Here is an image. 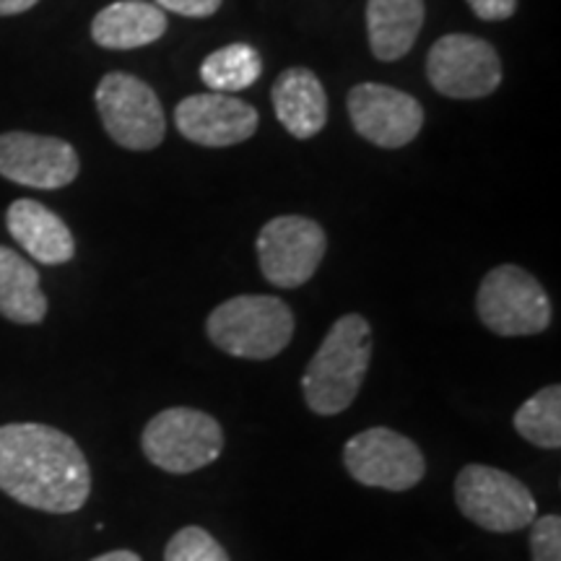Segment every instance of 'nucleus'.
<instances>
[{"mask_svg":"<svg viewBox=\"0 0 561 561\" xmlns=\"http://www.w3.org/2000/svg\"><path fill=\"white\" fill-rule=\"evenodd\" d=\"M0 491L32 510L70 515L91 494V468L73 437L47 424L0 426Z\"/></svg>","mask_w":561,"mask_h":561,"instance_id":"1","label":"nucleus"},{"mask_svg":"<svg viewBox=\"0 0 561 561\" xmlns=\"http://www.w3.org/2000/svg\"><path fill=\"white\" fill-rule=\"evenodd\" d=\"M371 359V328L351 312L333 322L301 375V392L318 416H339L359 396Z\"/></svg>","mask_w":561,"mask_h":561,"instance_id":"2","label":"nucleus"},{"mask_svg":"<svg viewBox=\"0 0 561 561\" xmlns=\"http://www.w3.org/2000/svg\"><path fill=\"white\" fill-rule=\"evenodd\" d=\"M206 333L216 348L237 359L265 362L294 339V312L286 301L265 294H242L208 314Z\"/></svg>","mask_w":561,"mask_h":561,"instance_id":"3","label":"nucleus"},{"mask_svg":"<svg viewBox=\"0 0 561 561\" xmlns=\"http://www.w3.org/2000/svg\"><path fill=\"white\" fill-rule=\"evenodd\" d=\"M140 447L151 466L185 476L206 468L224 450L221 424L195 409H167L146 424Z\"/></svg>","mask_w":561,"mask_h":561,"instance_id":"4","label":"nucleus"},{"mask_svg":"<svg viewBox=\"0 0 561 561\" xmlns=\"http://www.w3.org/2000/svg\"><path fill=\"white\" fill-rule=\"evenodd\" d=\"M476 310L491 333L515 339L538 335L551 325V299L536 276L520 265H496L483 276Z\"/></svg>","mask_w":561,"mask_h":561,"instance_id":"5","label":"nucleus"},{"mask_svg":"<svg viewBox=\"0 0 561 561\" xmlns=\"http://www.w3.org/2000/svg\"><path fill=\"white\" fill-rule=\"evenodd\" d=\"M455 502L468 520L489 533H515L536 520L530 489L491 466H466L455 479Z\"/></svg>","mask_w":561,"mask_h":561,"instance_id":"6","label":"nucleus"},{"mask_svg":"<svg viewBox=\"0 0 561 561\" xmlns=\"http://www.w3.org/2000/svg\"><path fill=\"white\" fill-rule=\"evenodd\" d=\"M102 125L117 146L151 151L164 140L167 123L161 102L149 83L130 73H107L94 94Z\"/></svg>","mask_w":561,"mask_h":561,"instance_id":"7","label":"nucleus"},{"mask_svg":"<svg viewBox=\"0 0 561 561\" xmlns=\"http://www.w3.org/2000/svg\"><path fill=\"white\" fill-rule=\"evenodd\" d=\"M343 466L362 486L385 491H409L426 473L416 442L385 426L354 434L343 447Z\"/></svg>","mask_w":561,"mask_h":561,"instance_id":"8","label":"nucleus"},{"mask_svg":"<svg viewBox=\"0 0 561 561\" xmlns=\"http://www.w3.org/2000/svg\"><path fill=\"white\" fill-rule=\"evenodd\" d=\"M426 76L442 96L481 100L502 83V60L486 39L471 34H445L432 45Z\"/></svg>","mask_w":561,"mask_h":561,"instance_id":"9","label":"nucleus"},{"mask_svg":"<svg viewBox=\"0 0 561 561\" xmlns=\"http://www.w3.org/2000/svg\"><path fill=\"white\" fill-rule=\"evenodd\" d=\"M325 248V231L307 216H278L257 234L261 271L278 289L305 286L320 268Z\"/></svg>","mask_w":561,"mask_h":561,"instance_id":"10","label":"nucleus"},{"mask_svg":"<svg viewBox=\"0 0 561 561\" xmlns=\"http://www.w3.org/2000/svg\"><path fill=\"white\" fill-rule=\"evenodd\" d=\"M81 161L62 138L37 133H3L0 136V178L37 191H58L79 178Z\"/></svg>","mask_w":561,"mask_h":561,"instance_id":"11","label":"nucleus"},{"mask_svg":"<svg viewBox=\"0 0 561 561\" xmlns=\"http://www.w3.org/2000/svg\"><path fill=\"white\" fill-rule=\"evenodd\" d=\"M348 115L356 133L380 149H403L424 125L419 100L385 83H359L351 89Z\"/></svg>","mask_w":561,"mask_h":561,"instance_id":"12","label":"nucleus"},{"mask_svg":"<svg viewBox=\"0 0 561 561\" xmlns=\"http://www.w3.org/2000/svg\"><path fill=\"white\" fill-rule=\"evenodd\" d=\"M178 130L187 140L208 149H227L255 136L257 112L252 104L229 94H193L174 110Z\"/></svg>","mask_w":561,"mask_h":561,"instance_id":"13","label":"nucleus"},{"mask_svg":"<svg viewBox=\"0 0 561 561\" xmlns=\"http://www.w3.org/2000/svg\"><path fill=\"white\" fill-rule=\"evenodd\" d=\"M11 237L42 265H62L73 261L76 242L68 224L55 210L37 201H13L5 214Z\"/></svg>","mask_w":561,"mask_h":561,"instance_id":"14","label":"nucleus"},{"mask_svg":"<svg viewBox=\"0 0 561 561\" xmlns=\"http://www.w3.org/2000/svg\"><path fill=\"white\" fill-rule=\"evenodd\" d=\"M273 110L294 138H314L328 123V96L310 68H289L273 83Z\"/></svg>","mask_w":561,"mask_h":561,"instance_id":"15","label":"nucleus"},{"mask_svg":"<svg viewBox=\"0 0 561 561\" xmlns=\"http://www.w3.org/2000/svg\"><path fill=\"white\" fill-rule=\"evenodd\" d=\"M167 13L146 0H117L91 21V39L104 50H136L164 37Z\"/></svg>","mask_w":561,"mask_h":561,"instance_id":"16","label":"nucleus"},{"mask_svg":"<svg viewBox=\"0 0 561 561\" xmlns=\"http://www.w3.org/2000/svg\"><path fill=\"white\" fill-rule=\"evenodd\" d=\"M424 0H369L367 32L377 60L396 62L411 53L424 26Z\"/></svg>","mask_w":561,"mask_h":561,"instance_id":"17","label":"nucleus"},{"mask_svg":"<svg viewBox=\"0 0 561 561\" xmlns=\"http://www.w3.org/2000/svg\"><path fill=\"white\" fill-rule=\"evenodd\" d=\"M0 314L19 325H37L47 314L39 273L16 250L0 244Z\"/></svg>","mask_w":561,"mask_h":561,"instance_id":"18","label":"nucleus"},{"mask_svg":"<svg viewBox=\"0 0 561 561\" xmlns=\"http://www.w3.org/2000/svg\"><path fill=\"white\" fill-rule=\"evenodd\" d=\"M261 53L248 42H234V45L210 53L201 66V81L216 94H237V91L250 89L261 79Z\"/></svg>","mask_w":561,"mask_h":561,"instance_id":"19","label":"nucleus"},{"mask_svg":"<svg viewBox=\"0 0 561 561\" xmlns=\"http://www.w3.org/2000/svg\"><path fill=\"white\" fill-rule=\"evenodd\" d=\"M517 434L528 439L530 445L541 447V450H559L561 447V388L559 385H549L536 396H530L520 409H517L515 419Z\"/></svg>","mask_w":561,"mask_h":561,"instance_id":"20","label":"nucleus"},{"mask_svg":"<svg viewBox=\"0 0 561 561\" xmlns=\"http://www.w3.org/2000/svg\"><path fill=\"white\" fill-rule=\"evenodd\" d=\"M164 561H229V553L206 528L187 525L170 538Z\"/></svg>","mask_w":561,"mask_h":561,"instance_id":"21","label":"nucleus"},{"mask_svg":"<svg viewBox=\"0 0 561 561\" xmlns=\"http://www.w3.org/2000/svg\"><path fill=\"white\" fill-rule=\"evenodd\" d=\"M533 561H561V517L546 515L530 523Z\"/></svg>","mask_w":561,"mask_h":561,"instance_id":"22","label":"nucleus"},{"mask_svg":"<svg viewBox=\"0 0 561 561\" xmlns=\"http://www.w3.org/2000/svg\"><path fill=\"white\" fill-rule=\"evenodd\" d=\"M153 5L185 19H208L221 9V0H157Z\"/></svg>","mask_w":561,"mask_h":561,"instance_id":"23","label":"nucleus"},{"mask_svg":"<svg viewBox=\"0 0 561 561\" xmlns=\"http://www.w3.org/2000/svg\"><path fill=\"white\" fill-rule=\"evenodd\" d=\"M468 5L483 21H504L517 11V0H468Z\"/></svg>","mask_w":561,"mask_h":561,"instance_id":"24","label":"nucleus"},{"mask_svg":"<svg viewBox=\"0 0 561 561\" xmlns=\"http://www.w3.org/2000/svg\"><path fill=\"white\" fill-rule=\"evenodd\" d=\"M37 3L39 0H0V16H16V13H26Z\"/></svg>","mask_w":561,"mask_h":561,"instance_id":"25","label":"nucleus"},{"mask_svg":"<svg viewBox=\"0 0 561 561\" xmlns=\"http://www.w3.org/2000/svg\"><path fill=\"white\" fill-rule=\"evenodd\" d=\"M91 561H140V557L133 551H110V553H102V557H96Z\"/></svg>","mask_w":561,"mask_h":561,"instance_id":"26","label":"nucleus"}]
</instances>
